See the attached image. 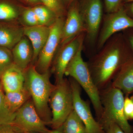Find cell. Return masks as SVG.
<instances>
[{
	"label": "cell",
	"mask_w": 133,
	"mask_h": 133,
	"mask_svg": "<svg viewBox=\"0 0 133 133\" xmlns=\"http://www.w3.org/2000/svg\"><path fill=\"white\" fill-rule=\"evenodd\" d=\"M133 58V52L123 33L116 36L96 57L89 67L98 88L107 87L122 66Z\"/></svg>",
	"instance_id": "6da1fadb"
},
{
	"label": "cell",
	"mask_w": 133,
	"mask_h": 133,
	"mask_svg": "<svg viewBox=\"0 0 133 133\" xmlns=\"http://www.w3.org/2000/svg\"><path fill=\"white\" fill-rule=\"evenodd\" d=\"M24 86L30 94L36 109L46 125H50L52 115L49 107L50 98L56 85L51 82L50 70L41 73L31 64L24 71Z\"/></svg>",
	"instance_id": "7a4b0ae2"
},
{
	"label": "cell",
	"mask_w": 133,
	"mask_h": 133,
	"mask_svg": "<svg viewBox=\"0 0 133 133\" xmlns=\"http://www.w3.org/2000/svg\"><path fill=\"white\" fill-rule=\"evenodd\" d=\"M102 113L98 122L103 130L112 123L118 125L125 133H133V126L129 124L124 111V93L111 85L100 92Z\"/></svg>",
	"instance_id": "3957f363"
},
{
	"label": "cell",
	"mask_w": 133,
	"mask_h": 133,
	"mask_svg": "<svg viewBox=\"0 0 133 133\" xmlns=\"http://www.w3.org/2000/svg\"><path fill=\"white\" fill-rule=\"evenodd\" d=\"M83 48V44L69 63L65 75L71 77L84 89L91 100L98 121L102 115L103 110L100 91L93 81L88 65L82 57Z\"/></svg>",
	"instance_id": "277c9868"
},
{
	"label": "cell",
	"mask_w": 133,
	"mask_h": 133,
	"mask_svg": "<svg viewBox=\"0 0 133 133\" xmlns=\"http://www.w3.org/2000/svg\"><path fill=\"white\" fill-rule=\"evenodd\" d=\"M52 129L60 128L70 114L74 110L72 92L69 81L64 78L56 84L50 96Z\"/></svg>",
	"instance_id": "5b68a950"
},
{
	"label": "cell",
	"mask_w": 133,
	"mask_h": 133,
	"mask_svg": "<svg viewBox=\"0 0 133 133\" xmlns=\"http://www.w3.org/2000/svg\"><path fill=\"white\" fill-rule=\"evenodd\" d=\"M64 21L63 17H58L50 27V31L47 42L33 65L40 73H44L50 70L57 50L60 45Z\"/></svg>",
	"instance_id": "8992f818"
},
{
	"label": "cell",
	"mask_w": 133,
	"mask_h": 133,
	"mask_svg": "<svg viewBox=\"0 0 133 133\" xmlns=\"http://www.w3.org/2000/svg\"><path fill=\"white\" fill-rule=\"evenodd\" d=\"M25 133H47L49 131L30 99L16 112L12 123Z\"/></svg>",
	"instance_id": "52a82bcc"
},
{
	"label": "cell",
	"mask_w": 133,
	"mask_h": 133,
	"mask_svg": "<svg viewBox=\"0 0 133 133\" xmlns=\"http://www.w3.org/2000/svg\"><path fill=\"white\" fill-rule=\"evenodd\" d=\"M130 28H133V19L129 15L123 6L118 11L109 14L105 17L100 33L98 48H102L115 33Z\"/></svg>",
	"instance_id": "ba28073f"
},
{
	"label": "cell",
	"mask_w": 133,
	"mask_h": 133,
	"mask_svg": "<svg viewBox=\"0 0 133 133\" xmlns=\"http://www.w3.org/2000/svg\"><path fill=\"white\" fill-rule=\"evenodd\" d=\"M79 8L87 38L94 42L97 37L102 21L101 0H83Z\"/></svg>",
	"instance_id": "9c48e42d"
},
{
	"label": "cell",
	"mask_w": 133,
	"mask_h": 133,
	"mask_svg": "<svg viewBox=\"0 0 133 133\" xmlns=\"http://www.w3.org/2000/svg\"><path fill=\"white\" fill-rule=\"evenodd\" d=\"M69 82L72 92L73 109L88 133H104L100 124L93 116L89 104L81 98V87L73 78Z\"/></svg>",
	"instance_id": "30bf717a"
},
{
	"label": "cell",
	"mask_w": 133,
	"mask_h": 133,
	"mask_svg": "<svg viewBox=\"0 0 133 133\" xmlns=\"http://www.w3.org/2000/svg\"><path fill=\"white\" fill-rule=\"evenodd\" d=\"M84 33H81L65 45L61 46L52 64L56 84L64 78L65 70L69 63L83 44Z\"/></svg>",
	"instance_id": "8fae6325"
},
{
	"label": "cell",
	"mask_w": 133,
	"mask_h": 133,
	"mask_svg": "<svg viewBox=\"0 0 133 133\" xmlns=\"http://www.w3.org/2000/svg\"><path fill=\"white\" fill-rule=\"evenodd\" d=\"M83 33H85V29L79 6L76 2H73L69 8L64 21L59 45L60 47Z\"/></svg>",
	"instance_id": "7c38bea8"
},
{
	"label": "cell",
	"mask_w": 133,
	"mask_h": 133,
	"mask_svg": "<svg viewBox=\"0 0 133 133\" xmlns=\"http://www.w3.org/2000/svg\"><path fill=\"white\" fill-rule=\"evenodd\" d=\"M24 36L30 41L33 50L32 65H34L41 51L47 42L49 35L50 28L48 26H38L23 27Z\"/></svg>",
	"instance_id": "4fadbf2b"
},
{
	"label": "cell",
	"mask_w": 133,
	"mask_h": 133,
	"mask_svg": "<svg viewBox=\"0 0 133 133\" xmlns=\"http://www.w3.org/2000/svg\"><path fill=\"white\" fill-rule=\"evenodd\" d=\"M14 64L25 71L33 62V50L30 41L25 36L11 50Z\"/></svg>",
	"instance_id": "5bb4252c"
},
{
	"label": "cell",
	"mask_w": 133,
	"mask_h": 133,
	"mask_svg": "<svg viewBox=\"0 0 133 133\" xmlns=\"http://www.w3.org/2000/svg\"><path fill=\"white\" fill-rule=\"evenodd\" d=\"M25 81L24 71L14 63L3 74L0 80L5 92L21 90L24 87Z\"/></svg>",
	"instance_id": "9a60e30c"
},
{
	"label": "cell",
	"mask_w": 133,
	"mask_h": 133,
	"mask_svg": "<svg viewBox=\"0 0 133 133\" xmlns=\"http://www.w3.org/2000/svg\"><path fill=\"white\" fill-rule=\"evenodd\" d=\"M24 36L23 27L0 22V47L12 50Z\"/></svg>",
	"instance_id": "2e32d148"
},
{
	"label": "cell",
	"mask_w": 133,
	"mask_h": 133,
	"mask_svg": "<svg viewBox=\"0 0 133 133\" xmlns=\"http://www.w3.org/2000/svg\"><path fill=\"white\" fill-rule=\"evenodd\" d=\"M111 85L127 96L133 93V58L122 66L113 79Z\"/></svg>",
	"instance_id": "e0dca14e"
},
{
	"label": "cell",
	"mask_w": 133,
	"mask_h": 133,
	"mask_svg": "<svg viewBox=\"0 0 133 133\" xmlns=\"http://www.w3.org/2000/svg\"><path fill=\"white\" fill-rule=\"evenodd\" d=\"M5 98L8 106L14 113L29 100L31 98L30 94L25 86L19 90L5 92Z\"/></svg>",
	"instance_id": "ac0fdd59"
},
{
	"label": "cell",
	"mask_w": 133,
	"mask_h": 133,
	"mask_svg": "<svg viewBox=\"0 0 133 133\" xmlns=\"http://www.w3.org/2000/svg\"><path fill=\"white\" fill-rule=\"evenodd\" d=\"M61 128L64 133H88L83 122L74 110Z\"/></svg>",
	"instance_id": "d6986e66"
},
{
	"label": "cell",
	"mask_w": 133,
	"mask_h": 133,
	"mask_svg": "<svg viewBox=\"0 0 133 133\" xmlns=\"http://www.w3.org/2000/svg\"><path fill=\"white\" fill-rule=\"evenodd\" d=\"M39 24L50 27L58 18L57 15L44 5H38L33 8Z\"/></svg>",
	"instance_id": "ffe728a7"
},
{
	"label": "cell",
	"mask_w": 133,
	"mask_h": 133,
	"mask_svg": "<svg viewBox=\"0 0 133 133\" xmlns=\"http://www.w3.org/2000/svg\"><path fill=\"white\" fill-rule=\"evenodd\" d=\"M15 114L8 106L5 98V93L0 81V125L13 123Z\"/></svg>",
	"instance_id": "44dd1931"
},
{
	"label": "cell",
	"mask_w": 133,
	"mask_h": 133,
	"mask_svg": "<svg viewBox=\"0 0 133 133\" xmlns=\"http://www.w3.org/2000/svg\"><path fill=\"white\" fill-rule=\"evenodd\" d=\"M19 15L18 11L14 6L8 3L0 2V22L14 21Z\"/></svg>",
	"instance_id": "7402d4cb"
},
{
	"label": "cell",
	"mask_w": 133,
	"mask_h": 133,
	"mask_svg": "<svg viewBox=\"0 0 133 133\" xmlns=\"http://www.w3.org/2000/svg\"><path fill=\"white\" fill-rule=\"evenodd\" d=\"M14 63L11 50L0 47V80L3 74Z\"/></svg>",
	"instance_id": "603a6c76"
},
{
	"label": "cell",
	"mask_w": 133,
	"mask_h": 133,
	"mask_svg": "<svg viewBox=\"0 0 133 133\" xmlns=\"http://www.w3.org/2000/svg\"><path fill=\"white\" fill-rule=\"evenodd\" d=\"M44 5L53 12L58 17H63L64 12V7L62 0H40Z\"/></svg>",
	"instance_id": "cb8c5ba5"
},
{
	"label": "cell",
	"mask_w": 133,
	"mask_h": 133,
	"mask_svg": "<svg viewBox=\"0 0 133 133\" xmlns=\"http://www.w3.org/2000/svg\"><path fill=\"white\" fill-rule=\"evenodd\" d=\"M22 19L26 27H33L40 25L33 8L25 10L22 15Z\"/></svg>",
	"instance_id": "d4e9b609"
},
{
	"label": "cell",
	"mask_w": 133,
	"mask_h": 133,
	"mask_svg": "<svg viewBox=\"0 0 133 133\" xmlns=\"http://www.w3.org/2000/svg\"><path fill=\"white\" fill-rule=\"evenodd\" d=\"M124 0H105V7L108 14L118 11L123 6Z\"/></svg>",
	"instance_id": "484cf974"
},
{
	"label": "cell",
	"mask_w": 133,
	"mask_h": 133,
	"mask_svg": "<svg viewBox=\"0 0 133 133\" xmlns=\"http://www.w3.org/2000/svg\"><path fill=\"white\" fill-rule=\"evenodd\" d=\"M124 111L125 116L128 120L130 119L133 112V97L125 98L124 101Z\"/></svg>",
	"instance_id": "4316f807"
},
{
	"label": "cell",
	"mask_w": 133,
	"mask_h": 133,
	"mask_svg": "<svg viewBox=\"0 0 133 133\" xmlns=\"http://www.w3.org/2000/svg\"><path fill=\"white\" fill-rule=\"evenodd\" d=\"M0 133H25L13 124L0 125Z\"/></svg>",
	"instance_id": "83f0119b"
},
{
	"label": "cell",
	"mask_w": 133,
	"mask_h": 133,
	"mask_svg": "<svg viewBox=\"0 0 133 133\" xmlns=\"http://www.w3.org/2000/svg\"><path fill=\"white\" fill-rule=\"evenodd\" d=\"M122 32L126 41L133 52V28L127 29Z\"/></svg>",
	"instance_id": "f1b7e54d"
},
{
	"label": "cell",
	"mask_w": 133,
	"mask_h": 133,
	"mask_svg": "<svg viewBox=\"0 0 133 133\" xmlns=\"http://www.w3.org/2000/svg\"><path fill=\"white\" fill-rule=\"evenodd\" d=\"M104 133H125L115 123L110 124L104 129Z\"/></svg>",
	"instance_id": "f546056e"
},
{
	"label": "cell",
	"mask_w": 133,
	"mask_h": 133,
	"mask_svg": "<svg viewBox=\"0 0 133 133\" xmlns=\"http://www.w3.org/2000/svg\"><path fill=\"white\" fill-rule=\"evenodd\" d=\"M125 9L129 15L133 19V2L129 3Z\"/></svg>",
	"instance_id": "4dcf8cb0"
},
{
	"label": "cell",
	"mask_w": 133,
	"mask_h": 133,
	"mask_svg": "<svg viewBox=\"0 0 133 133\" xmlns=\"http://www.w3.org/2000/svg\"><path fill=\"white\" fill-rule=\"evenodd\" d=\"M47 133H64L62 131V128L56 129H52V130H50Z\"/></svg>",
	"instance_id": "1f68e13d"
},
{
	"label": "cell",
	"mask_w": 133,
	"mask_h": 133,
	"mask_svg": "<svg viewBox=\"0 0 133 133\" xmlns=\"http://www.w3.org/2000/svg\"><path fill=\"white\" fill-rule=\"evenodd\" d=\"M28 2L31 3H36L40 2V0H24Z\"/></svg>",
	"instance_id": "d6a6232c"
},
{
	"label": "cell",
	"mask_w": 133,
	"mask_h": 133,
	"mask_svg": "<svg viewBox=\"0 0 133 133\" xmlns=\"http://www.w3.org/2000/svg\"><path fill=\"white\" fill-rule=\"evenodd\" d=\"M75 0H62V1H63L64 2H66V3H70L72 2H73Z\"/></svg>",
	"instance_id": "836d02e7"
},
{
	"label": "cell",
	"mask_w": 133,
	"mask_h": 133,
	"mask_svg": "<svg viewBox=\"0 0 133 133\" xmlns=\"http://www.w3.org/2000/svg\"><path fill=\"white\" fill-rule=\"evenodd\" d=\"M124 2L129 3L133 2V0H124Z\"/></svg>",
	"instance_id": "e575fe53"
},
{
	"label": "cell",
	"mask_w": 133,
	"mask_h": 133,
	"mask_svg": "<svg viewBox=\"0 0 133 133\" xmlns=\"http://www.w3.org/2000/svg\"><path fill=\"white\" fill-rule=\"evenodd\" d=\"M130 119H133V112L132 114L131 115V118H130Z\"/></svg>",
	"instance_id": "d590c367"
},
{
	"label": "cell",
	"mask_w": 133,
	"mask_h": 133,
	"mask_svg": "<svg viewBox=\"0 0 133 133\" xmlns=\"http://www.w3.org/2000/svg\"><path fill=\"white\" fill-rule=\"evenodd\" d=\"M36 133V132H30V133Z\"/></svg>",
	"instance_id": "8d00e7d4"
}]
</instances>
